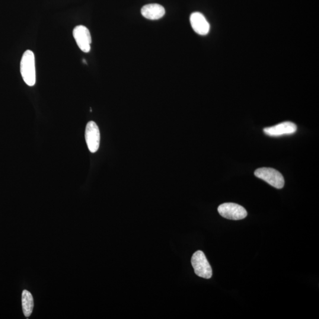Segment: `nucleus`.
Instances as JSON below:
<instances>
[{
	"mask_svg": "<svg viewBox=\"0 0 319 319\" xmlns=\"http://www.w3.org/2000/svg\"><path fill=\"white\" fill-rule=\"evenodd\" d=\"M142 14L144 17L149 20H157L165 15V9L159 4H151L143 6Z\"/></svg>",
	"mask_w": 319,
	"mask_h": 319,
	"instance_id": "9",
	"label": "nucleus"
},
{
	"mask_svg": "<svg viewBox=\"0 0 319 319\" xmlns=\"http://www.w3.org/2000/svg\"><path fill=\"white\" fill-rule=\"evenodd\" d=\"M255 176L266 181L276 189H280L285 186V178L279 171L272 168L263 167L257 169Z\"/></svg>",
	"mask_w": 319,
	"mask_h": 319,
	"instance_id": "3",
	"label": "nucleus"
},
{
	"mask_svg": "<svg viewBox=\"0 0 319 319\" xmlns=\"http://www.w3.org/2000/svg\"><path fill=\"white\" fill-rule=\"evenodd\" d=\"M20 72L24 82L29 87L36 84V64L33 52L27 50L23 53L20 62Z\"/></svg>",
	"mask_w": 319,
	"mask_h": 319,
	"instance_id": "1",
	"label": "nucleus"
},
{
	"mask_svg": "<svg viewBox=\"0 0 319 319\" xmlns=\"http://www.w3.org/2000/svg\"><path fill=\"white\" fill-rule=\"evenodd\" d=\"M220 215L228 219L241 220L246 218L247 212L243 206L234 203H225L220 205L218 208Z\"/></svg>",
	"mask_w": 319,
	"mask_h": 319,
	"instance_id": "4",
	"label": "nucleus"
},
{
	"mask_svg": "<svg viewBox=\"0 0 319 319\" xmlns=\"http://www.w3.org/2000/svg\"><path fill=\"white\" fill-rule=\"evenodd\" d=\"M191 263L194 273L197 276L206 279L211 278L212 267L207 261L205 254L202 251H197L193 254L191 257Z\"/></svg>",
	"mask_w": 319,
	"mask_h": 319,
	"instance_id": "2",
	"label": "nucleus"
},
{
	"mask_svg": "<svg viewBox=\"0 0 319 319\" xmlns=\"http://www.w3.org/2000/svg\"><path fill=\"white\" fill-rule=\"evenodd\" d=\"M22 307L25 317H30L34 308V301L33 296L26 290L22 293Z\"/></svg>",
	"mask_w": 319,
	"mask_h": 319,
	"instance_id": "10",
	"label": "nucleus"
},
{
	"mask_svg": "<svg viewBox=\"0 0 319 319\" xmlns=\"http://www.w3.org/2000/svg\"><path fill=\"white\" fill-rule=\"evenodd\" d=\"M190 21L193 30L201 36H205L210 31V24L205 16L199 12L190 15Z\"/></svg>",
	"mask_w": 319,
	"mask_h": 319,
	"instance_id": "8",
	"label": "nucleus"
},
{
	"mask_svg": "<svg viewBox=\"0 0 319 319\" xmlns=\"http://www.w3.org/2000/svg\"><path fill=\"white\" fill-rule=\"evenodd\" d=\"M85 140L89 151L92 153L97 152L100 148V130L94 121H89L85 129Z\"/></svg>",
	"mask_w": 319,
	"mask_h": 319,
	"instance_id": "5",
	"label": "nucleus"
},
{
	"mask_svg": "<svg viewBox=\"0 0 319 319\" xmlns=\"http://www.w3.org/2000/svg\"><path fill=\"white\" fill-rule=\"evenodd\" d=\"M73 35L77 45L82 52H90L92 39L90 31L87 27L85 25H77L73 30Z\"/></svg>",
	"mask_w": 319,
	"mask_h": 319,
	"instance_id": "6",
	"label": "nucleus"
},
{
	"mask_svg": "<svg viewBox=\"0 0 319 319\" xmlns=\"http://www.w3.org/2000/svg\"><path fill=\"white\" fill-rule=\"evenodd\" d=\"M298 127L295 124L286 121L273 127L265 128L264 133L270 137H280L293 135L296 132Z\"/></svg>",
	"mask_w": 319,
	"mask_h": 319,
	"instance_id": "7",
	"label": "nucleus"
}]
</instances>
